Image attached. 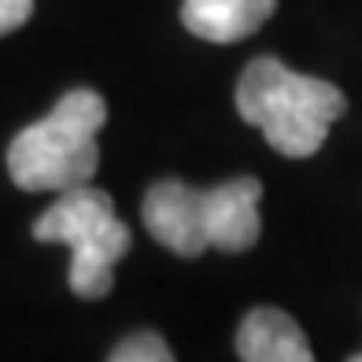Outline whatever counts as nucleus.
<instances>
[{
  "instance_id": "nucleus-7",
  "label": "nucleus",
  "mask_w": 362,
  "mask_h": 362,
  "mask_svg": "<svg viewBox=\"0 0 362 362\" xmlns=\"http://www.w3.org/2000/svg\"><path fill=\"white\" fill-rule=\"evenodd\" d=\"M174 351L159 333H134L111 351V362H170Z\"/></svg>"
},
{
  "instance_id": "nucleus-9",
  "label": "nucleus",
  "mask_w": 362,
  "mask_h": 362,
  "mask_svg": "<svg viewBox=\"0 0 362 362\" xmlns=\"http://www.w3.org/2000/svg\"><path fill=\"white\" fill-rule=\"evenodd\" d=\"M351 358H355V362H362V355H351Z\"/></svg>"
},
{
  "instance_id": "nucleus-1",
  "label": "nucleus",
  "mask_w": 362,
  "mask_h": 362,
  "mask_svg": "<svg viewBox=\"0 0 362 362\" xmlns=\"http://www.w3.org/2000/svg\"><path fill=\"white\" fill-rule=\"evenodd\" d=\"M262 181L233 177L215 189H192L185 181H159L141 204L144 229L167 252L196 259L204 252H248L259 244Z\"/></svg>"
},
{
  "instance_id": "nucleus-2",
  "label": "nucleus",
  "mask_w": 362,
  "mask_h": 362,
  "mask_svg": "<svg viewBox=\"0 0 362 362\" xmlns=\"http://www.w3.org/2000/svg\"><path fill=\"white\" fill-rule=\"evenodd\" d=\"M237 111L248 126L262 129L274 152L285 159H310L322 152L329 126L348 111V100L333 81L300 74L274 56H259L237 81Z\"/></svg>"
},
{
  "instance_id": "nucleus-6",
  "label": "nucleus",
  "mask_w": 362,
  "mask_h": 362,
  "mask_svg": "<svg viewBox=\"0 0 362 362\" xmlns=\"http://www.w3.org/2000/svg\"><path fill=\"white\" fill-rule=\"evenodd\" d=\"M237 355L244 362H310L315 351L285 310L255 307L237 329Z\"/></svg>"
},
{
  "instance_id": "nucleus-8",
  "label": "nucleus",
  "mask_w": 362,
  "mask_h": 362,
  "mask_svg": "<svg viewBox=\"0 0 362 362\" xmlns=\"http://www.w3.org/2000/svg\"><path fill=\"white\" fill-rule=\"evenodd\" d=\"M30 11H34V0H0V37L19 30L30 19Z\"/></svg>"
},
{
  "instance_id": "nucleus-5",
  "label": "nucleus",
  "mask_w": 362,
  "mask_h": 362,
  "mask_svg": "<svg viewBox=\"0 0 362 362\" xmlns=\"http://www.w3.org/2000/svg\"><path fill=\"white\" fill-rule=\"evenodd\" d=\"M277 11V0H185L181 23L192 37L211 45H237Z\"/></svg>"
},
{
  "instance_id": "nucleus-3",
  "label": "nucleus",
  "mask_w": 362,
  "mask_h": 362,
  "mask_svg": "<svg viewBox=\"0 0 362 362\" xmlns=\"http://www.w3.org/2000/svg\"><path fill=\"white\" fill-rule=\"evenodd\" d=\"M107 122V104L96 89H71L41 122L26 126L8 144V174L26 192H67L89 185L100 167L96 134Z\"/></svg>"
},
{
  "instance_id": "nucleus-4",
  "label": "nucleus",
  "mask_w": 362,
  "mask_h": 362,
  "mask_svg": "<svg viewBox=\"0 0 362 362\" xmlns=\"http://www.w3.org/2000/svg\"><path fill=\"white\" fill-rule=\"evenodd\" d=\"M34 240L67 244L71 292L81 300H104L115 288V267L126 259L134 233L115 215V200L104 189L74 185L34 222Z\"/></svg>"
}]
</instances>
